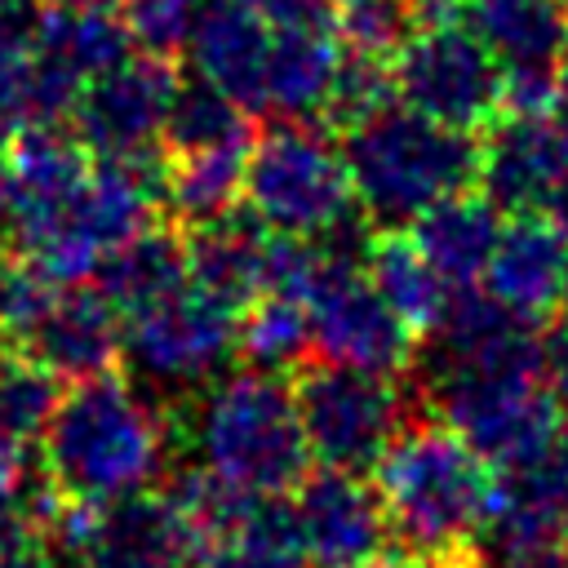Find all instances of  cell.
<instances>
[{
    "mask_svg": "<svg viewBox=\"0 0 568 568\" xmlns=\"http://www.w3.org/2000/svg\"><path fill=\"white\" fill-rule=\"evenodd\" d=\"M311 315L302 297L284 293H262L244 315H240V355L253 368L280 373V368H302L311 355Z\"/></svg>",
    "mask_w": 568,
    "mask_h": 568,
    "instance_id": "obj_29",
    "label": "cell"
},
{
    "mask_svg": "<svg viewBox=\"0 0 568 568\" xmlns=\"http://www.w3.org/2000/svg\"><path fill=\"white\" fill-rule=\"evenodd\" d=\"M178 71L164 53H129L80 89L71 133L93 160H146L164 133Z\"/></svg>",
    "mask_w": 568,
    "mask_h": 568,
    "instance_id": "obj_12",
    "label": "cell"
},
{
    "mask_svg": "<svg viewBox=\"0 0 568 568\" xmlns=\"http://www.w3.org/2000/svg\"><path fill=\"white\" fill-rule=\"evenodd\" d=\"M248 146L253 142L169 155L160 164V191H164V209L173 213V222L200 226V222L235 213V204L244 200Z\"/></svg>",
    "mask_w": 568,
    "mask_h": 568,
    "instance_id": "obj_24",
    "label": "cell"
},
{
    "mask_svg": "<svg viewBox=\"0 0 568 568\" xmlns=\"http://www.w3.org/2000/svg\"><path fill=\"white\" fill-rule=\"evenodd\" d=\"M271 27H297V22H320L324 0H240Z\"/></svg>",
    "mask_w": 568,
    "mask_h": 568,
    "instance_id": "obj_37",
    "label": "cell"
},
{
    "mask_svg": "<svg viewBox=\"0 0 568 568\" xmlns=\"http://www.w3.org/2000/svg\"><path fill=\"white\" fill-rule=\"evenodd\" d=\"M395 71H390V58H368V53H346L342 58V71H337V84L328 93V106H324V120L346 133L364 120H373L377 111L395 106Z\"/></svg>",
    "mask_w": 568,
    "mask_h": 568,
    "instance_id": "obj_33",
    "label": "cell"
},
{
    "mask_svg": "<svg viewBox=\"0 0 568 568\" xmlns=\"http://www.w3.org/2000/svg\"><path fill=\"white\" fill-rule=\"evenodd\" d=\"M484 288L497 306L528 324H546L564 302V231L550 213H515L484 271Z\"/></svg>",
    "mask_w": 568,
    "mask_h": 568,
    "instance_id": "obj_16",
    "label": "cell"
},
{
    "mask_svg": "<svg viewBox=\"0 0 568 568\" xmlns=\"http://www.w3.org/2000/svg\"><path fill=\"white\" fill-rule=\"evenodd\" d=\"M564 302H568V235H564Z\"/></svg>",
    "mask_w": 568,
    "mask_h": 568,
    "instance_id": "obj_44",
    "label": "cell"
},
{
    "mask_svg": "<svg viewBox=\"0 0 568 568\" xmlns=\"http://www.w3.org/2000/svg\"><path fill=\"white\" fill-rule=\"evenodd\" d=\"M324 4H328V0H324ZM333 4H346V0H333Z\"/></svg>",
    "mask_w": 568,
    "mask_h": 568,
    "instance_id": "obj_46",
    "label": "cell"
},
{
    "mask_svg": "<svg viewBox=\"0 0 568 568\" xmlns=\"http://www.w3.org/2000/svg\"><path fill=\"white\" fill-rule=\"evenodd\" d=\"M275 27L240 0H204L186 53L195 75L231 93L248 115H266V58Z\"/></svg>",
    "mask_w": 568,
    "mask_h": 568,
    "instance_id": "obj_17",
    "label": "cell"
},
{
    "mask_svg": "<svg viewBox=\"0 0 568 568\" xmlns=\"http://www.w3.org/2000/svg\"><path fill=\"white\" fill-rule=\"evenodd\" d=\"M9 217H13V186H9V160L0 151V235H9Z\"/></svg>",
    "mask_w": 568,
    "mask_h": 568,
    "instance_id": "obj_41",
    "label": "cell"
},
{
    "mask_svg": "<svg viewBox=\"0 0 568 568\" xmlns=\"http://www.w3.org/2000/svg\"><path fill=\"white\" fill-rule=\"evenodd\" d=\"M564 129V155H559V182H555V200H550V217L555 222H568V124Z\"/></svg>",
    "mask_w": 568,
    "mask_h": 568,
    "instance_id": "obj_40",
    "label": "cell"
},
{
    "mask_svg": "<svg viewBox=\"0 0 568 568\" xmlns=\"http://www.w3.org/2000/svg\"><path fill=\"white\" fill-rule=\"evenodd\" d=\"M457 18L488 44L501 80L559 75L568 58V0H457Z\"/></svg>",
    "mask_w": 568,
    "mask_h": 568,
    "instance_id": "obj_19",
    "label": "cell"
},
{
    "mask_svg": "<svg viewBox=\"0 0 568 568\" xmlns=\"http://www.w3.org/2000/svg\"><path fill=\"white\" fill-rule=\"evenodd\" d=\"M44 541L71 568H195L204 546L186 510L164 493H133L106 506L62 501Z\"/></svg>",
    "mask_w": 568,
    "mask_h": 568,
    "instance_id": "obj_8",
    "label": "cell"
},
{
    "mask_svg": "<svg viewBox=\"0 0 568 568\" xmlns=\"http://www.w3.org/2000/svg\"><path fill=\"white\" fill-rule=\"evenodd\" d=\"M564 129L550 115L501 111L479 133V178L475 191L501 213H550L559 182Z\"/></svg>",
    "mask_w": 568,
    "mask_h": 568,
    "instance_id": "obj_15",
    "label": "cell"
},
{
    "mask_svg": "<svg viewBox=\"0 0 568 568\" xmlns=\"http://www.w3.org/2000/svg\"><path fill=\"white\" fill-rule=\"evenodd\" d=\"M537 364H541V382H546L550 399L568 413V315L546 320L541 346H537Z\"/></svg>",
    "mask_w": 568,
    "mask_h": 568,
    "instance_id": "obj_35",
    "label": "cell"
},
{
    "mask_svg": "<svg viewBox=\"0 0 568 568\" xmlns=\"http://www.w3.org/2000/svg\"><path fill=\"white\" fill-rule=\"evenodd\" d=\"M364 271L373 280V288L382 293V302L413 328V333H430L448 302H453V284L430 266V257L417 248V240L408 231H377L364 257Z\"/></svg>",
    "mask_w": 568,
    "mask_h": 568,
    "instance_id": "obj_23",
    "label": "cell"
},
{
    "mask_svg": "<svg viewBox=\"0 0 568 568\" xmlns=\"http://www.w3.org/2000/svg\"><path fill=\"white\" fill-rule=\"evenodd\" d=\"M501 226H506V222H501V209L488 204V200L470 186V191H457V195L430 204V209L408 226V235L417 240V248L430 257V266H435L453 288H470L475 280H484Z\"/></svg>",
    "mask_w": 568,
    "mask_h": 568,
    "instance_id": "obj_21",
    "label": "cell"
},
{
    "mask_svg": "<svg viewBox=\"0 0 568 568\" xmlns=\"http://www.w3.org/2000/svg\"><path fill=\"white\" fill-rule=\"evenodd\" d=\"M231 355H240V315L191 280L124 315V364L142 390H200Z\"/></svg>",
    "mask_w": 568,
    "mask_h": 568,
    "instance_id": "obj_10",
    "label": "cell"
},
{
    "mask_svg": "<svg viewBox=\"0 0 568 568\" xmlns=\"http://www.w3.org/2000/svg\"><path fill=\"white\" fill-rule=\"evenodd\" d=\"M311 346L324 364L399 377L417 359L413 328L382 302L364 262L320 248V271L306 288Z\"/></svg>",
    "mask_w": 568,
    "mask_h": 568,
    "instance_id": "obj_11",
    "label": "cell"
},
{
    "mask_svg": "<svg viewBox=\"0 0 568 568\" xmlns=\"http://www.w3.org/2000/svg\"><path fill=\"white\" fill-rule=\"evenodd\" d=\"M342 151L355 204L377 231H408L430 204L470 191L479 178V138L404 102L346 129Z\"/></svg>",
    "mask_w": 568,
    "mask_h": 568,
    "instance_id": "obj_4",
    "label": "cell"
},
{
    "mask_svg": "<svg viewBox=\"0 0 568 568\" xmlns=\"http://www.w3.org/2000/svg\"><path fill=\"white\" fill-rule=\"evenodd\" d=\"M0 568H58V555L44 537H13L0 546Z\"/></svg>",
    "mask_w": 568,
    "mask_h": 568,
    "instance_id": "obj_38",
    "label": "cell"
},
{
    "mask_svg": "<svg viewBox=\"0 0 568 568\" xmlns=\"http://www.w3.org/2000/svg\"><path fill=\"white\" fill-rule=\"evenodd\" d=\"M244 209L266 231L297 240H324L333 226L359 213L346 151L328 124L275 120L262 129L248 146Z\"/></svg>",
    "mask_w": 568,
    "mask_h": 568,
    "instance_id": "obj_5",
    "label": "cell"
},
{
    "mask_svg": "<svg viewBox=\"0 0 568 568\" xmlns=\"http://www.w3.org/2000/svg\"><path fill=\"white\" fill-rule=\"evenodd\" d=\"M186 280L204 297L244 315L271 280V231L248 209L186 226Z\"/></svg>",
    "mask_w": 568,
    "mask_h": 568,
    "instance_id": "obj_18",
    "label": "cell"
},
{
    "mask_svg": "<svg viewBox=\"0 0 568 568\" xmlns=\"http://www.w3.org/2000/svg\"><path fill=\"white\" fill-rule=\"evenodd\" d=\"M333 31L346 53L395 58L417 31V0H346L333 13Z\"/></svg>",
    "mask_w": 568,
    "mask_h": 568,
    "instance_id": "obj_32",
    "label": "cell"
},
{
    "mask_svg": "<svg viewBox=\"0 0 568 568\" xmlns=\"http://www.w3.org/2000/svg\"><path fill=\"white\" fill-rule=\"evenodd\" d=\"M466 568H568V537L488 515L484 532L466 550Z\"/></svg>",
    "mask_w": 568,
    "mask_h": 568,
    "instance_id": "obj_31",
    "label": "cell"
},
{
    "mask_svg": "<svg viewBox=\"0 0 568 568\" xmlns=\"http://www.w3.org/2000/svg\"><path fill=\"white\" fill-rule=\"evenodd\" d=\"M306 550L293 528V510L284 497L253 501L231 528L209 537L195 555V568H302Z\"/></svg>",
    "mask_w": 568,
    "mask_h": 568,
    "instance_id": "obj_26",
    "label": "cell"
},
{
    "mask_svg": "<svg viewBox=\"0 0 568 568\" xmlns=\"http://www.w3.org/2000/svg\"><path fill=\"white\" fill-rule=\"evenodd\" d=\"M377 568H417V564H408V559H386V564H377Z\"/></svg>",
    "mask_w": 568,
    "mask_h": 568,
    "instance_id": "obj_45",
    "label": "cell"
},
{
    "mask_svg": "<svg viewBox=\"0 0 568 568\" xmlns=\"http://www.w3.org/2000/svg\"><path fill=\"white\" fill-rule=\"evenodd\" d=\"M160 138L169 155L235 146V142H253V115L204 75H191V80H178Z\"/></svg>",
    "mask_w": 568,
    "mask_h": 568,
    "instance_id": "obj_28",
    "label": "cell"
},
{
    "mask_svg": "<svg viewBox=\"0 0 568 568\" xmlns=\"http://www.w3.org/2000/svg\"><path fill=\"white\" fill-rule=\"evenodd\" d=\"M288 510L306 559L320 568H377L390 559V524L364 475L324 466L297 484Z\"/></svg>",
    "mask_w": 568,
    "mask_h": 568,
    "instance_id": "obj_13",
    "label": "cell"
},
{
    "mask_svg": "<svg viewBox=\"0 0 568 568\" xmlns=\"http://www.w3.org/2000/svg\"><path fill=\"white\" fill-rule=\"evenodd\" d=\"M13 351L44 364L53 377L84 382L124 359V315L98 284H53V293L13 337Z\"/></svg>",
    "mask_w": 568,
    "mask_h": 568,
    "instance_id": "obj_14",
    "label": "cell"
},
{
    "mask_svg": "<svg viewBox=\"0 0 568 568\" xmlns=\"http://www.w3.org/2000/svg\"><path fill=\"white\" fill-rule=\"evenodd\" d=\"M18 284H22V257H9V253L0 248V320H4V311H9V302H13V293H18Z\"/></svg>",
    "mask_w": 568,
    "mask_h": 568,
    "instance_id": "obj_39",
    "label": "cell"
},
{
    "mask_svg": "<svg viewBox=\"0 0 568 568\" xmlns=\"http://www.w3.org/2000/svg\"><path fill=\"white\" fill-rule=\"evenodd\" d=\"M93 284L106 293V302H115L120 315H133L169 297L173 288L186 284V231H173V226L138 231L133 240H124L98 262Z\"/></svg>",
    "mask_w": 568,
    "mask_h": 568,
    "instance_id": "obj_22",
    "label": "cell"
},
{
    "mask_svg": "<svg viewBox=\"0 0 568 568\" xmlns=\"http://www.w3.org/2000/svg\"><path fill=\"white\" fill-rule=\"evenodd\" d=\"M293 395L311 453L333 470H377L390 444L413 426V395L386 373L302 364Z\"/></svg>",
    "mask_w": 568,
    "mask_h": 568,
    "instance_id": "obj_7",
    "label": "cell"
},
{
    "mask_svg": "<svg viewBox=\"0 0 568 568\" xmlns=\"http://www.w3.org/2000/svg\"><path fill=\"white\" fill-rule=\"evenodd\" d=\"M49 22L44 0H0V49H36Z\"/></svg>",
    "mask_w": 568,
    "mask_h": 568,
    "instance_id": "obj_36",
    "label": "cell"
},
{
    "mask_svg": "<svg viewBox=\"0 0 568 568\" xmlns=\"http://www.w3.org/2000/svg\"><path fill=\"white\" fill-rule=\"evenodd\" d=\"M133 44L138 40L120 9H49V22L36 40V49L80 84L124 62Z\"/></svg>",
    "mask_w": 568,
    "mask_h": 568,
    "instance_id": "obj_25",
    "label": "cell"
},
{
    "mask_svg": "<svg viewBox=\"0 0 568 568\" xmlns=\"http://www.w3.org/2000/svg\"><path fill=\"white\" fill-rule=\"evenodd\" d=\"M555 111H559V124H568V58L559 67V102H555Z\"/></svg>",
    "mask_w": 568,
    "mask_h": 568,
    "instance_id": "obj_43",
    "label": "cell"
},
{
    "mask_svg": "<svg viewBox=\"0 0 568 568\" xmlns=\"http://www.w3.org/2000/svg\"><path fill=\"white\" fill-rule=\"evenodd\" d=\"M488 515L568 537V422L550 435V444L537 457H528L515 470H501Z\"/></svg>",
    "mask_w": 568,
    "mask_h": 568,
    "instance_id": "obj_27",
    "label": "cell"
},
{
    "mask_svg": "<svg viewBox=\"0 0 568 568\" xmlns=\"http://www.w3.org/2000/svg\"><path fill=\"white\" fill-rule=\"evenodd\" d=\"M342 40L320 22H297V27H275L271 36V58H266V115L271 120H324L328 93L342 71Z\"/></svg>",
    "mask_w": 568,
    "mask_h": 568,
    "instance_id": "obj_20",
    "label": "cell"
},
{
    "mask_svg": "<svg viewBox=\"0 0 568 568\" xmlns=\"http://www.w3.org/2000/svg\"><path fill=\"white\" fill-rule=\"evenodd\" d=\"M204 0H120V13L133 31V40L146 53H178L191 40V27L200 18Z\"/></svg>",
    "mask_w": 568,
    "mask_h": 568,
    "instance_id": "obj_34",
    "label": "cell"
},
{
    "mask_svg": "<svg viewBox=\"0 0 568 568\" xmlns=\"http://www.w3.org/2000/svg\"><path fill=\"white\" fill-rule=\"evenodd\" d=\"M497 479L488 462L444 422H413L377 462V497L390 541L408 564L462 559L488 524Z\"/></svg>",
    "mask_w": 568,
    "mask_h": 568,
    "instance_id": "obj_3",
    "label": "cell"
},
{
    "mask_svg": "<svg viewBox=\"0 0 568 568\" xmlns=\"http://www.w3.org/2000/svg\"><path fill=\"white\" fill-rule=\"evenodd\" d=\"M173 417V439H182L209 475L248 493L284 497L306 479V430L297 395L280 373L244 368L213 377L182 395Z\"/></svg>",
    "mask_w": 568,
    "mask_h": 568,
    "instance_id": "obj_2",
    "label": "cell"
},
{
    "mask_svg": "<svg viewBox=\"0 0 568 568\" xmlns=\"http://www.w3.org/2000/svg\"><path fill=\"white\" fill-rule=\"evenodd\" d=\"M49 9H115L120 0H44Z\"/></svg>",
    "mask_w": 568,
    "mask_h": 568,
    "instance_id": "obj_42",
    "label": "cell"
},
{
    "mask_svg": "<svg viewBox=\"0 0 568 568\" xmlns=\"http://www.w3.org/2000/svg\"><path fill=\"white\" fill-rule=\"evenodd\" d=\"M395 93L404 106L466 133H484L501 111V67L462 18L417 22L390 58Z\"/></svg>",
    "mask_w": 568,
    "mask_h": 568,
    "instance_id": "obj_9",
    "label": "cell"
},
{
    "mask_svg": "<svg viewBox=\"0 0 568 568\" xmlns=\"http://www.w3.org/2000/svg\"><path fill=\"white\" fill-rule=\"evenodd\" d=\"M173 448V417L151 404L124 373H98L75 382L40 439V475L62 501L106 506L133 493H151Z\"/></svg>",
    "mask_w": 568,
    "mask_h": 568,
    "instance_id": "obj_1",
    "label": "cell"
},
{
    "mask_svg": "<svg viewBox=\"0 0 568 568\" xmlns=\"http://www.w3.org/2000/svg\"><path fill=\"white\" fill-rule=\"evenodd\" d=\"M417 390H422V404L497 470L524 466L564 426L537 359L430 373V377H417Z\"/></svg>",
    "mask_w": 568,
    "mask_h": 568,
    "instance_id": "obj_6",
    "label": "cell"
},
{
    "mask_svg": "<svg viewBox=\"0 0 568 568\" xmlns=\"http://www.w3.org/2000/svg\"><path fill=\"white\" fill-rule=\"evenodd\" d=\"M58 382L62 377H53L44 364H36L22 351L0 355V444L4 448L31 453L44 439L49 417L62 399Z\"/></svg>",
    "mask_w": 568,
    "mask_h": 568,
    "instance_id": "obj_30",
    "label": "cell"
}]
</instances>
